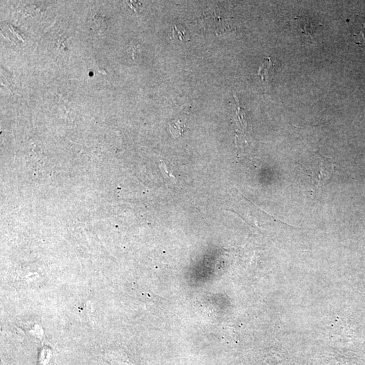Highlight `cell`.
<instances>
[{"instance_id":"277c9868","label":"cell","mask_w":365,"mask_h":365,"mask_svg":"<svg viewBox=\"0 0 365 365\" xmlns=\"http://www.w3.org/2000/svg\"><path fill=\"white\" fill-rule=\"evenodd\" d=\"M172 36L174 38L178 39L180 40H188L187 38L186 29H182V27L180 28L176 25L173 26V30H172Z\"/></svg>"},{"instance_id":"7a4b0ae2","label":"cell","mask_w":365,"mask_h":365,"mask_svg":"<svg viewBox=\"0 0 365 365\" xmlns=\"http://www.w3.org/2000/svg\"><path fill=\"white\" fill-rule=\"evenodd\" d=\"M88 24L91 29L101 33L107 28L106 18L99 12H93L89 17Z\"/></svg>"},{"instance_id":"3957f363","label":"cell","mask_w":365,"mask_h":365,"mask_svg":"<svg viewBox=\"0 0 365 365\" xmlns=\"http://www.w3.org/2000/svg\"><path fill=\"white\" fill-rule=\"evenodd\" d=\"M169 129L170 133L174 137H177L178 135H181L182 132H184V127H182V123L180 121L176 122L170 124Z\"/></svg>"},{"instance_id":"6da1fadb","label":"cell","mask_w":365,"mask_h":365,"mask_svg":"<svg viewBox=\"0 0 365 365\" xmlns=\"http://www.w3.org/2000/svg\"><path fill=\"white\" fill-rule=\"evenodd\" d=\"M307 170L308 175L311 178L312 184L317 187H322L330 180L334 170V165L330 158H324L310 165Z\"/></svg>"}]
</instances>
